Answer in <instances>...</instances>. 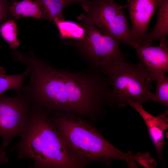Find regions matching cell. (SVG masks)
<instances>
[{"mask_svg": "<svg viewBox=\"0 0 168 168\" xmlns=\"http://www.w3.org/2000/svg\"><path fill=\"white\" fill-rule=\"evenodd\" d=\"M81 25L84 30L82 39L63 40L66 45L74 48L91 67L106 76L125 61L127 55L121 50L118 41L93 25Z\"/></svg>", "mask_w": 168, "mask_h": 168, "instance_id": "cell-5", "label": "cell"}, {"mask_svg": "<svg viewBox=\"0 0 168 168\" xmlns=\"http://www.w3.org/2000/svg\"><path fill=\"white\" fill-rule=\"evenodd\" d=\"M160 0H127L131 34L137 44L141 43L147 33L150 20L156 14Z\"/></svg>", "mask_w": 168, "mask_h": 168, "instance_id": "cell-8", "label": "cell"}, {"mask_svg": "<svg viewBox=\"0 0 168 168\" xmlns=\"http://www.w3.org/2000/svg\"><path fill=\"white\" fill-rule=\"evenodd\" d=\"M6 72L5 68L0 67V96L11 89L15 90L17 94H20L23 87L24 80L29 75V70L26 68L22 73L13 75H7Z\"/></svg>", "mask_w": 168, "mask_h": 168, "instance_id": "cell-14", "label": "cell"}, {"mask_svg": "<svg viewBox=\"0 0 168 168\" xmlns=\"http://www.w3.org/2000/svg\"><path fill=\"white\" fill-rule=\"evenodd\" d=\"M111 89L110 105L124 108L130 100L142 105L151 100L153 82L143 64L124 61L106 76Z\"/></svg>", "mask_w": 168, "mask_h": 168, "instance_id": "cell-4", "label": "cell"}, {"mask_svg": "<svg viewBox=\"0 0 168 168\" xmlns=\"http://www.w3.org/2000/svg\"><path fill=\"white\" fill-rule=\"evenodd\" d=\"M24 64L30 71L21 93L31 104L48 113L63 111L94 121L104 116L111 89L105 75L91 67L77 72L57 69L35 54Z\"/></svg>", "mask_w": 168, "mask_h": 168, "instance_id": "cell-1", "label": "cell"}, {"mask_svg": "<svg viewBox=\"0 0 168 168\" xmlns=\"http://www.w3.org/2000/svg\"><path fill=\"white\" fill-rule=\"evenodd\" d=\"M42 14V17L55 25L57 21L65 19L63 13L67 7L63 0H35Z\"/></svg>", "mask_w": 168, "mask_h": 168, "instance_id": "cell-12", "label": "cell"}, {"mask_svg": "<svg viewBox=\"0 0 168 168\" xmlns=\"http://www.w3.org/2000/svg\"><path fill=\"white\" fill-rule=\"evenodd\" d=\"M155 25L153 29L147 33L142 44L151 45L155 41L160 44H168V0H160Z\"/></svg>", "mask_w": 168, "mask_h": 168, "instance_id": "cell-11", "label": "cell"}, {"mask_svg": "<svg viewBox=\"0 0 168 168\" xmlns=\"http://www.w3.org/2000/svg\"><path fill=\"white\" fill-rule=\"evenodd\" d=\"M55 25L57 26L60 37L63 40L79 39L83 37L84 29L78 23L64 20L56 21Z\"/></svg>", "mask_w": 168, "mask_h": 168, "instance_id": "cell-15", "label": "cell"}, {"mask_svg": "<svg viewBox=\"0 0 168 168\" xmlns=\"http://www.w3.org/2000/svg\"><path fill=\"white\" fill-rule=\"evenodd\" d=\"M18 142L9 150L19 159L34 161V168H79L47 113L31 105Z\"/></svg>", "mask_w": 168, "mask_h": 168, "instance_id": "cell-3", "label": "cell"}, {"mask_svg": "<svg viewBox=\"0 0 168 168\" xmlns=\"http://www.w3.org/2000/svg\"><path fill=\"white\" fill-rule=\"evenodd\" d=\"M156 91L151 100L168 107V77L164 76L155 81Z\"/></svg>", "mask_w": 168, "mask_h": 168, "instance_id": "cell-17", "label": "cell"}, {"mask_svg": "<svg viewBox=\"0 0 168 168\" xmlns=\"http://www.w3.org/2000/svg\"><path fill=\"white\" fill-rule=\"evenodd\" d=\"M0 32L3 39L10 47L15 49L18 47L20 42L17 38V28L14 20H9L2 24Z\"/></svg>", "mask_w": 168, "mask_h": 168, "instance_id": "cell-16", "label": "cell"}, {"mask_svg": "<svg viewBox=\"0 0 168 168\" xmlns=\"http://www.w3.org/2000/svg\"><path fill=\"white\" fill-rule=\"evenodd\" d=\"M126 8L114 0H88L85 13L77 19L80 25H93L119 42L134 48L137 43L124 11Z\"/></svg>", "mask_w": 168, "mask_h": 168, "instance_id": "cell-6", "label": "cell"}, {"mask_svg": "<svg viewBox=\"0 0 168 168\" xmlns=\"http://www.w3.org/2000/svg\"><path fill=\"white\" fill-rule=\"evenodd\" d=\"M168 44H160L152 46L137 44L134 48L140 62L153 81L165 76L168 72Z\"/></svg>", "mask_w": 168, "mask_h": 168, "instance_id": "cell-9", "label": "cell"}, {"mask_svg": "<svg viewBox=\"0 0 168 168\" xmlns=\"http://www.w3.org/2000/svg\"><path fill=\"white\" fill-rule=\"evenodd\" d=\"M63 1L67 6L74 3H78L80 5L85 11L87 7L88 0H63Z\"/></svg>", "mask_w": 168, "mask_h": 168, "instance_id": "cell-18", "label": "cell"}, {"mask_svg": "<svg viewBox=\"0 0 168 168\" xmlns=\"http://www.w3.org/2000/svg\"><path fill=\"white\" fill-rule=\"evenodd\" d=\"M63 142L79 168L91 163L102 162L110 166L114 160L138 161L139 153L125 152L114 146L101 132L85 118L63 111L48 113Z\"/></svg>", "mask_w": 168, "mask_h": 168, "instance_id": "cell-2", "label": "cell"}, {"mask_svg": "<svg viewBox=\"0 0 168 168\" xmlns=\"http://www.w3.org/2000/svg\"><path fill=\"white\" fill-rule=\"evenodd\" d=\"M7 14L6 9L0 0V25L6 18Z\"/></svg>", "mask_w": 168, "mask_h": 168, "instance_id": "cell-20", "label": "cell"}, {"mask_svg": "<svg viewBox=\"0 0 168 168\" xmlns=\"http://www.w3.org/2000/svg\"><path fill=\"white\" fill-rule=\"evenodd\" d=\"M31 107L30 102L20 92L14 97L0 96V135L5 148L14 138L21 137Z\"/></svg>", "mask_w": 168, "mask_h": 168, "instance_id": "cell-7", "label": "cell"}, {"mask_svg": "<svg viewBox=\"0 0 168 168\" xmlns=\"http://www.w3.org/2000/svg\"><path fill=\"white\" fill-rule=\"evenodd\" d=\"M8 11L15 19L31 17L39 19L42 18L41 11L37 3L32 0H23L15 2Z\"/></svg>", "mask_w": 168, "mask_h": 168, "instance_id": "cell-13", "label": "cell"}, {"mask_svg": "<svg viewBox=\"0 0 168 168\" xmlns=\"http://www.w3.org/2000/svg\"><path fill=\"white\" fill-rule=\"evenodd\" d=\"M128 105L133 108L144 121L157 155L161 158L165 144L164 132L168 127L166 114H162L154 116L145 110L142 105L132 100L129 101Z\"/></svg>", "mask_w": 168, "mask_h": 168, "instance_id": "cell-10", "label": "cell"}, {"mask_svg": "<svg viewBox=\"0 0 168 168\" xmlns=\"http://www.w3.org/2000/svg\"><path fill=\"white\" fill-rule=\"evenodd\" d=\"M9 161L7 153L4 148L0 147V165L7 163Z\"/></svg>", "mask_w": 168, "mask_h": 168, "instance_id": "cell-19", "label": "cell"}]
</instances>
